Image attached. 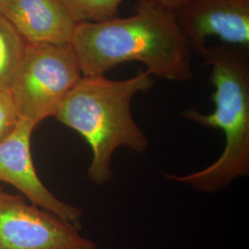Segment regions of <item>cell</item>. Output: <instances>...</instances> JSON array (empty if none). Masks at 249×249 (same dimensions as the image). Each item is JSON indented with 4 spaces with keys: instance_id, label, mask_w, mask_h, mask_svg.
Here are the masks:
<instances>
[{
    "instance_id": "30bf717a",
    "label": "cell",
    "mask_w": 249,
    "mask_h": 249,
    "mask_svg": "<svg viewBox=\"0 0 249 249\" xmlns=\"http://www.w3.org/2000/svg\"><path fill=\"white\" fill-rule=\"evenodd\" d=\"M76 23H96L117 17L124 0H58Z\"/></svg>"
},
{
    "instance_id": "7a4b0ae2",
    "label": "cell",
    "mask_w": 249,
    "mask_h": 249,
    "mask_svg": "<svg viewBox=\"0 0 249 249\" xmlns=\"http://www.w3.org/2000/svg\"><path fill=\"white\" fill-rule=\"evenodd\" d=\"M153 83L146 71L125 80L82 77L64 99L54 117L89 144L92 159L88 177L94 184L102 186L113 179L111 160L117 148L128 147L139 153L148 149V139L131 114V101Z\"/></svg>"
},
{
    "instance_id": "7c38bea8",
    "label": "cell",
    "mask_w": 249,
    "mask_h": 249,
    "mask_svg": "<svg viewBox=\"0 0 249 249\" xmlns=\"http://www.w3.org/2000/svg\"><path fill=\"white\" fill-rule=\"evenodd\" d=\"M155 1H157L165 8H168L174 11L176 9H179L181 6H183L187 2V0H155Z\"/></svg>"
},
{
    "instance_id": "6da1fadb",
    "label": "cell",
    "mask_w": 249,
    "mask_h": 249,
    "mask_svg": "<svg viewBox=\"0 0 249 249\" xmlns=\"http://www.w3.org/2000/svg\"><path fill=\"white\" fill-rule=\"evenodd\" d=\"M71 44L83 77L139 61L151 76L175 81L193 78L192 49L175 11L155 0H138L127 18L76 24Z\"/></svg>"
},
{
    "instance_id": "8992f818",
    "label": "cell",
    "mask_w": 249,
    "mask_h": 249,
    "mask_svg": "<svg viewBox=\"0 0 249 249\" xmlns=\"http://www.w3.org/2000/svg\"><path fill=\"white\" fill-rule=\"evenodd\" d=\"M36 125L28 119L19 118L13 132L0 143V182L17 188L30 203L52 213L80 230L81 210L54 196L37 175L31 149Z\"/></svg>"
},
{
    "instance_id": "8fae6325",
    "label": "cell",
    "mask_w": 249,
    "mask_h": 249,
    "mask_svg": "<svg viewBox=\"0 0 249 249\" xmlns=\"http://www.w3.org/2000/svg\"><path fill=\"white\" fill-rule=\"evenodd\" d=\"M19 118L9 90H0V143L13 132Z\"/></svg>"
},
{
    "instance_id": "ba28073f",
    "label": "cell",
    "mask_w": 249,
    "mask_h": 249,
    "mask_svg": "<svg viewBox=\"0 0 249 249\" xmlns=\"http://www.w3.org/2000/svg\"><path fill=\"white\" fill-rule=\"evenodd\" d=\"M0 14L26 43H71L76 23L58 0H2Z\"/></svg>"
},
{
    "instance_id": "9c48e42d",
    "label": "cell",
    "mask_w": 249,
    "mask_h": 249,
    "mask_svg": "<svg viewBox=\"0 0 249 249\" xmlns=\"http://www.w3.org/2000/svg\"><path fill=\"white\" fill-rule=\"evenodd\" d=\"M26 42L0 14V90H9L22 59Z\"/></svg>"
},
{
    "instance_id": "277c9868",
    "label": "cell",
    "mask_w": 249,
    "mask_h": 249,
    "mask_svg": "<svg viewBox=\"0 0 249 249\" xmlns=\"http://www.w3.org/2000/svg\"><path fill=\"white\" fill-rule=\"evenodd\" d=\"M82 77L71 43H26L9 91L19 117L38 125L54 117Z\"/></svg>"
},
{
    "instance_id": "52a82bcc",
    "label": "cell",
    "mask_w": 249,
    "mask_h": 249,
    "mask_svg": "<svg viewBox=\"0 0 249 249\" xmlns=\"http://www.w3.org/2000/svg\"><path fill=\"white\" fill-rule=\"evenodd\" d=\"M178 26L192 51L200 55L208 37L249 48V0H187L175 10Z\"/></svg>"
},
{
    "instance_id": "3957f363",
    "label": "cell",
    "mask_w": 249,
    "mask_h": 249,
    "mask_svg": "<svg viewBox=\"0 0 249 249\" xmlns=\"http://www.w3.org/2000/svg\"><path fill=\"white\" fill-rule=\"evenodd\" d=\"M199 56L203 65L212 69L214 110L206 115L187 109L182 116L203 126L221 129L225 138L224 149L205 169L186 176L165 177L196 191L213 193L226 188L236 178L249 176V53L244 47L222 44L207 46Z\"/></svg>"
},
{
    "instance_id": "5b68a950",
    "label": "cell",
    "mask_w": 249,
    "mask_h": 249,
    "mask_svg": "<svg viewBox=\"0 0 249 249\" xmlns=\"http://www.w3.org/2000/svg\"><path fill=\"white\" fill-rule=\"evenodd\" d=\"M58 216L0 187V249H96Z\"/></svg>"
},
{
    "instance_id": "4fadbf2b",
    "label": "cell",
    "mask_w": 249,
    "mask_h": 249,
    "mask_svg": "<svg viewBox=\"0 0 249 249\" xmlns=\"http://www.w3.org/2000/svg\"><path fill=\"white\" fill-rule=\"evenodd\" d=\"M1 1H2V0H0V2H1Z\"/></svg>"
}]
</instances>
